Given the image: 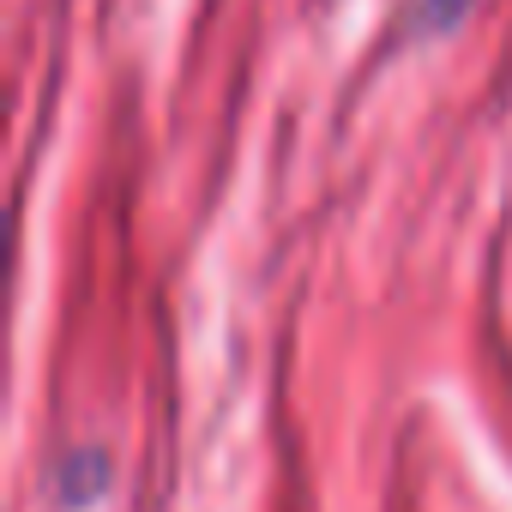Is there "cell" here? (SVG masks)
Here are the masks:
<instances>
[{
	"mask_svg": "<svg viewBox=\"0 0 512 512\" xmlns=\"http://www.w3.org/2000/svg\"><path fill=\"white\" fill-rule=\"evenodd\" d=\"M452 13H464V0H422V19L428 25H446Z\"/></svg>",
	"mask_w": 512,
	"mask_h": 512,
	"instance_id": "2",
	"label": "cell"
},
{
	"mask_svg": "<svg viewBox=\"0 0 512 512\" xmlns=\"http://www.w3.org/2000/svg\"><path fill=\"white\" fill-rule=\"evenodd\" d=\"M67 470H73V488H67V500L79 506V500H91V494H103V458L97 452H73L67 458Z\"/></svg>",
	"mask_w": 512,
	"mask_h": 512,
	"instance_id": "1",
	"label": "cell"
}]
</instances>
